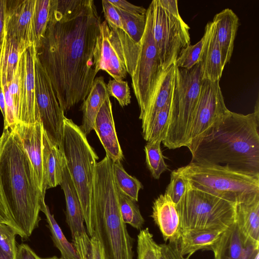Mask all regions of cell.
<instances>
[{
  "instance_id": "1",
  "label": "cell",
  "mask_w": 259,
  "mask_h": 259,
  "mask_svg": "<svg viewBox=\"0 0 259 259\" xmlns=\"http://www.w3.org/2000/svg\"><path fill=\"white\" fill-rule=\"evenodd\" d=\"M101 23L93 0H51L36 56L64 112L84 100L99 71L95 52Z\"/></svg>"
},
{
  "instance_id": "2",
  "label": "cell",
  "mask_w": 259,
  "mask_h": 259,
  "mask_svg": "<svg viewBox=\"0 0 259 259\" xmlns=\"http://www.w3.org/2000/svg\"><path fill=\"white\" fill-rule=\"evenodd\" d=\"M0 185L18 235L28 238L38 227L45 195L14 128L0 137Z\"/></svg>"
},
{
  "instance_id": "3",
  "label": "cell",
  "mask_w": 259,
  "mask_h": 259,
  "mask_svg": "<svg viewBox=\"0 0 259 259\" xmlns=\"http://www.w3.org/2000/svg\"><path fill=\"white\" fill-rule=\"evenodd\" d=\"M259 108L244 115L229 111L191 152V162L227 166L259 176Z\"/></svg>"
},
{
  "instance_id": "4",
  "label": "cell",
  "mask_w": 259,
  "mask_h": 259,
  "mask_svg": "<svg viewBox=\"0 0 259 259\" xmlns=\"http://www.w3.org/2000/svg\"><path fill=\"white\" fill-rule=\"evenodd\" d=\"M93 227V236L101 242L105 259H133V239L121 215L113 161L106 155L96 166Z\"/></svg>"
},
{
  "instance_id": "5",
  "label": "cell",
  "mask_w": 259,
  "mask_h": 259,
  "mask_svg": "<svg viewBox=\"0 0 259 259\" xmlns=\"http://www.w3.org/2000/svg\"><path fill=\"white\" fill-rule=\"evenodd\" d=\"M59 147L80 200L87 233L92 237L93 186L98 157L80 126L66 117Z\"/></svg>"
},
{
  "instance_id": "6",
  "label": "cell",
  "mask_w": 259,
  "mask_h": 259,
  "mask_svg": "<svg viewBox=\"0 0 259 259\" xmlns=\"http://www.w3.org/2000/svg\"><path fill=\"white\" fill-rule=\"evenodd\" d=\"M176 170L191 186L236 205L259 196V176L227 166L190 162Z\"/></svg>"
},
{
  "instance_id": "7",
  "label": "cell",
  "mask_w": 259,
  "mask_h": 259,
  "mask_svg": "<svg viewBox=\"0 0 259 259\" xmlns=\"http://www.w3.org/2000/svg\"><path fill=\"white\" fill-rule=\"evenodd\" d=\"M203 79L201 60L189 69L176 66L170 118L162 142L164 147L175 149L188 146Z\"/></svg>"
},
{
  "instance_id": "8",
  "label": "cell",
  "mask_w": 259,
  "mask_h": 259,
  "mask_svg": "<svg viewBox=\"0 0 259 259\" xmlns=\"http://www.w3.org/2000/svg\"><path fill=\"white\" fill-rule=\"evenodd\" d=\"M176 207L180 229L224 231L235 222L236 204L191 186Z\"/></svg>"
},
{
  "instance_id": "9",
  "label": "cell",
  "mask_w": 259,
  "mask_h": 259,
  "mask_svg": "<svg viewBox=\"0 0 259 259\" xmlns=\"http://www.w3.org/2000/svg\"><path fill=\"white\" fill-rule=\"evenodd\" d=\"M153 35L163 70L176 63L190 45V27L180 15L176 0H153Z\"/></svg>"
},
{
  "instance_id": "10",
  "label": "cell",
  "mask_w": 259,
  "mask_h": 259,
  "mask_svg": "<svg viewBox=\"0 0 259 259\" xmlns=\"http://www.w3.org/2000/svg\"><path fill=\"white\" fill-rule=\"evenodd\" d=\"M146 16L145 30L140 42L135 71L131 76L134 93L140 109V119L145 112L164 71L153 35L152 3L147 9Z\"/></svg>"
},
{
  "instance_id": "11",
  "label": "cell",
  "mask_w": 259,
  "mask_h": 259,
  "mask_svg": "<svg viewBox=\"0 0 259 259\" xmlns=\"http://www.w3.org/2000/svg\"><path fill=\"white\" fill-rule=\"evenodd\" d=\"M229 111L225 105L219 81L203 78L187 147L190 152Z\"/></svg>"
},
{
  "instance_id": "12",
  "label": "cell",
  "mask_w": 259,
  "mask_h": 259,
  "mask_svg": "<svg viewBox=\"0 0 259 259\" xmlns=\"http://www.w3.org/2000/svg\"><path fill=\"white\" fill-rule=\"evenodd\" d=\"M34 83L40 121L48 138L60 146L64 112L61 108L52 82L37 56L34 65Z\"/></svg>"
},
{
  "instance_id": "13",
  "label": "cell",
  "mask_w": 259,
  "mask_h": 259,
  "mask_svg": "<svg viewBox=\"0 0 259 259\" xmlns=\"http://www.w3.org/2000/svg\"><path fill=\"white\" fill-rule=\"evenodd\" d=\"M36 49L34 44L19 56V99L16 121L27 124L41 122L35 92L34 65Z\"/></svg>"
},
{
  "instance_id": "14",
  "label": "cell",
  "mask_w": 259,
  "mask_h": 259,
  "mask_svg": "<svg viewBox=\"0 0 259 259\" xmlns=\"http://www.w3.org/2000/svg\"><path fill=\"white\" fill-rule=\"evenodd\" d=\"M95 59L99 71H105L117 80L126 77L125 54L120 37L105 20L101 23Z\"/></svg>"
},
{
  "instance_id": "15",
  "label": "cell",
  "mask_w": 259,
  "mask_h": 259,
  "mask_svg": "<svg viewBox=\"0 0 259 259\" xmlns=\"http://www.w3.org/2000/svg\"><path fill=\"white\" fill-rule=\"evenodd\" d=\"M60 185L65 195L66 222L71 231L72 244L80 258L87 259L90 247L91 237L85 228L80 200L66 164L63 168Z\"/></svg>"
},
{
  "instance_id": "16",
  "label": "cell",
  "mask_w": 259,
  "mask_h": 259,
  "mask_svg": "<svg viewBox=\"0 0 259 259\" xmlns=\"http://www.w3.org/2000/svg\"><path fill=\"white\" fill-rule=\"evenodd\" d=\"M35 0H6L5 35L18 42L20 53L33 44L31 27Z\"/></svg>"
},
{
  "instance_id": "17",
  "label": "cell",
  "mask_w": 259,
  "mask_h": 259,
  "mask_svg": "<svg viewBox=\"0 0 259 259\" xmlns=\"http://www.w3.org/2000/svg\"><path fill=\"white\" fill-rule=\"evenodd\" d=\"M212 251L214 259H254L259 242L245 235L235 222L222 232Z\"/></svg>"
},
{
  "instance_id": "18",
  "label": "cell",
  "mask_w": 259,
  "mask_h": 259,
  "mask_svg": "<svg viewBox=\"0 0 259 259\" xmlns=\"http://www.w3.org/2000/svg\"><path fill=\"white\" fill-rule=\"evenodd\" d=\"M14 128L31 162L41 191L45 196L47 189L45 185L42 166L44 128L42 123L41 122L32 124L17 122Z\"/></svg>"
},
{
  "instance_id": "19",
  "label": "cell",
  "mask_w": 259,
  "mask_h": 259,
  "mask_svg": "<svg viewBox=\"0 0 259 259\" xmlns=\"http://www.w3.org/2000/svg\"><path fill=\"white\" fill-rule=\"evenodd\" d=\"M94 130L106 156L113 162H121L124 156L116 134L110 97L106 99L97 115Z\"/></svg>"
},
{
  "instance_id": "20",
  "label": "cell",
  "mask_w": 259,
  "mask_h": 259,
  "mask_svg": "<svg viewBox=\"0 0 259 259\" xmlns=\"http://www.w3.org/2000/svg\"><path fill=\"white\" fill-rule=\"evenodd\" d=\"M176 64H172L162 73L148 106L140 119L142 134L145 140L157 113L171 98L175 88Z\"/></svg>"
},
{
  "instance_id": "21",
  "label": "cell",
  "mask_w": 259,
  "mask_h": 259,
  "mask_svg": "<svg viewBox=\"0 0 259 259\" xmlns=\"http://www.w3.org/2000/svg\"><path fill=\"white\" fill-rule=\"evenodd\" d=\"M151 217L165 242H178L181 233L180 218L176 205L169 196L160 194L155 199Z\"/></svg>"
},
{
  "instance_id": "22",
  "label": "cell",
  "mask_w": 259,
  "mask_h": 259,
  "mask_svg": "<svg viewBox=\"0 0 259 259\" xmlns=\"http://www.w3.org/2000/svg\"><path fill=\"white\" fill-rule=\"evenodd\" d=\"M212 22L224 67L232 57L239 19L231 9L227 8L216 14Z\"/></svg>"
},
{
  "instance_id": "23",
  "label": "cell",
  "mask_w": 259,
  "mask_h": 259,
  "mask_svg": "<svg viewBox=\"0 0 259 259\" xmlns=\"http://www.w3.org/2000/svg\"><path fill=\"white\" fill-rule=\"evenodd\" d=\"M204 33L206 39L200 59L203 77L212 81H220L224 67L212 21L207 24Z\"/></svg>"
},
{
  "instance_id": "24",
  "label": "cell",
  "mask_w": 259,
  "mask_h": 259,
  "mask_svg": "<svg viewBox=\"0 0 259 259\" xmlns=\"http://www.w3.org/2000/svg\"><path fill=\"white\" fill-rule=\"evenodd\" d=\"M65 164L60 147L54 143L43 131L42 166L46 189L60 185Z\"/></svg>"
},
{
  "instance_id": "25",
  "label": "cell",
  "mask_w": 259,
  "mask_h": 259,
  "mask_svg": "<svg viewBox=\"0 0 259 259\" xmlns=\"http://www.w3.org/2000/svg\"><path fill=\"white\" fill-rule=\"evenodd\" d=\"M223 231L210 230H181L178 240L181 253L190 257L199 250L214 249Z\"/></svg>"
},
{
  "instance_id": "26",
  "label": "cell",
  "mask_w": 259,
  "mask_h": 259,
  "mask_svg": "<svg viewBox=\"0 0 259 259\" xmlns=\"http://www.w3.org/2000/svg\"><path fill=\"white\" fill-rule=\"evenodd\" d=\"M108 97L110 96L104 77H96L91 90L81 107L82 120L80 127L87 136L94 130L97 115Z\"/></svg>"
},
{
  "instance_id": "27",
  "label": "cell",
  "mask_w": 259,
  "mask_h": 259,
  "mask_svg": "<svg viewBox=\"0 0 259 259\" xmlns=\"http://www.w3.org/2000/svg\"><path fill=\"white\" fill-rule=\"evenodd\" d=\"M235 222L245 235L259 242V196L236 205Z\"/></svg>"
},
{
  "instance_id": "28",
  "label": "cell",
  "mask_w": 259,
  "mask_h": 259,
  "mask_svg": "<svg viewBox=\"0 0 259 259\" xmlns=\"http://www.w3.org/2000/svg\"><path fill=\"white\" fill-rule=\"evenodd\" d=\"M20 54L18 41L5 35L0 59L1 84H7L11 80Z\"/></svg>"
},
{
  "instance_id": "29",
  "label": "cell",
  "mask_w": 259,
  "mask_h": 259,
  "mask_svg": "<svg viewBox=\"0 0 259 259\" xmlns=\"http://www.w3.org/2000/svg\"><path fill=\"white\" fill-rule=\"evenodd\" d=\"M40 211L46 215L54 245L60 251V259H80L74 245L66 238L45 202L41 204Z\"/></svg>"
},
{
  "instance_id": "30",
  "label": "cell",
  "mask_w": 259,
  "mask_h": 259,
  "mask_svg": "<svg viewBox=\"0 0 259 259\" xmlns=\"http://www.w3.org/2000/svg\"><path fill=\"white\" fill-rule=\"evenodd\" d=\"M51 0H35L32 21L31 40L36 48L45 33L49 20Z\"/></svg>"
},
{
  "instance_id": "31",
  "label": "cell",
  "mask_w": 259,
  "mask_h": 259,
  "mask_svg": "<svg viewBox=\"0 0 259 259\" xmlns=\"http://www.w3.org/2000/svg\"><path fill=\"white\" fill-rule=\"evenodd\" d=\"M113 172L116 187L137 202L139 192L143 188L141 182L127 174L120 161L113 162Z\"/></svg>"
},
{
  "instance_id": "32",
  "label": "cell",
  "mask_w": 259,
  "mask_h": 259,
  "mask_svg": "<svg viewBox=\"0 0 259 259\" xmlns=\"http://www.w3.org/2000/svg\"><path fill=\"white\" fill-rule=\"evenodd\" d=\"M116 188L119 209L123 221L125 224H128L137 230H141L145 221L137 202L117 187Z\"/></svg>"
},
{
  "instance_id": "33",
  "label": "cell",
  "mask_w": 259,
  "mask_h": 259,
  "mask_svg": "<svg viewBox=\"0 0 259 259\" xmlns=\"http://www.w3.org/2000/svg\"><path fill=\"white\" fill-rule=\"evenodd\" d=\"M116 9L121 17L124 31L135 42L140 44L145 30L146 14H133Z\"/></svg>"
},
{
  "instance_id": "34",
  "label": "cell",
  "mask_w": 259,
  "mask_h": 259,
  "mask_svg": "<svg viewBox=\"0 0 259 259\" xmlns=\"http://www.w3.org/2000/svg\"><path fill=\"white\" fill-rule=\"evenodd\" d=\"M161 142L160 141L147 142L144 148L147 166L152 177L157 180L168 168L161 150Z\"/></svg>"
},
{
  "instance_id": "35",
  "label": "cell",
  "mask_w": 259,
  "mask_h": 259,
  "mask_svg": "<svg viewBox=\"0 0 259 259\" xmlns=\"http://www.w3.org/2000/svg\"><path fill=\"white\" fill-rule=\"evenodd\" d=\"M172 97L173 95L166 105L155 115L145 139L147 142L164 140L169 120Z\"/></svg>"
},
{
  "instance_id": "36",
  "label": "cell",
  "mask_w": 259,
  "mask_h": 259,
  "mask_svg": "<svg viewBox=\"0 0 259 259\" xmlns=\"http://www.w3.org/2000/svg\"><path fill=\"white\" fill-rule=\"evenodd\" d=\"M138 259H160V247L149 228L141 230L137 239Z\"/></svg>"
},
{
  "instance_id": "37",
  "label": "cell",
  "mask_w": 259,
  "mask_h": 259,
  "mask_svg": "<svg viewBox=\"0 0 259 259\" xmlns=\"http://www.w3.org/2000/svg\"><path fill=\"white\" fill-rule=\"evenodd\" d=\"M205 39L206 34L204 33L201 39L196 44L189 45L185 48L176 61V66L189 69L197 64L200 61Z\"/></svg>"
},
{
  "instance_id": "38",
  "label": "cell",
  "mask_w": 259,
  "mask_h": 259,
  "mask_svg": "<svg viewBox=\"0 0 259 259\" xmlns=\"http://www.w3.org/2000/svg\"><path fill=\"white\" fill-rule=\"evenodd\" d=\"M17 235L18 233L14 228L0 222V249L10 259H15Z\"/></svg>"
},
{
  "instance_id": "39",
  "label": "cell",
  "mask_w": 259,
  "mask_h": 259,
  "mask_svg": "<svg viewBox=\"0 0 259 259\" xmlns=\"http://www.w3.org/2000/svg\"><path fill=\"white\" fill-rule=\"evenodd\" d=\"M187 180L176 169L170 174V182L164 194L169 196L175 205L179 202L187 189Z\"/></svg>"
},
{
  "instance_id": "40",
  "label": "cell",
  "mask_w": 259,
  "mask_h": 259,
  "mask_svg": "<svg viewBox=\"0 0 259 259\" xmlns=\"http://www.w3.org/2000/svg\"><path fill=\"white\" fill-rule=\"evenodd\" d=\"M107 89L109 96L116 99L121 107L130 104L131 92L127 81L114 79L110 80L107 84Z\"/></svg>"
},
{
  "instance_id": "41",
  "label": "cell",
  "mask_w": 259,
  "mask_h": 259,
  "mask_svg": "<svg viewBox=\"0 0 259 259\" xmlns=\"http://www.w3.org/2000/svg\"><path fill=\"white\" fill-rule=\"evenodd\" d=\"M102 5L105 21L108 25L111 27L123 30L122 20L116 7L110 2L109 0H103Z\"/></svg>"
},
{
  "instance_id": "42",
  "label": "cell",
  "mask_w": 259,
  "mask_h": 259,
  "mask_svg": "<svg viewBox=\"0 0 259 259\" xmlns=\"http://www.w3.org/2000/svg\"><path fill=\"white\" fill-rule=\"evenodd\" d=\"M160 259H189L180 252L178 242L160 244Z\"/></svg>"
},
{
  "instance_id": "43",
  "label": "cell",
  "mask_w": 259,
  "mask_h": 259,
  "mask_svg": "<svg viewBox=\"0 0 259 259\" xmlns=\"http://www.w3.org/2000/svg\"><path fill=\"white\" fill-rule=\"evenodd\" d=\"M19 70L18 67V64H17V67L15 70L14 73L13 74L11 80L6 84L8 87V91L10 94L11 95L12 99L13 101L15 108L16 120L19 106Z\"/></svg>"
},
{
  "instance_id": "44",
  "label": "cell",
  "mask_w": 259,
  "mask_h": 259,
  "mask_svg": "<svg viewBox=\"0 0 259 259\" xmlns=\"http://www.w3.org/2000/svg\"><path fill=\"white\" fill-rule=\"evenodd\" d=\"M115 7L133 14H146L147 10L142 7L134 5L124 0L111 1L109 0Z\"/></svg>"
},
{
  "instance_id": "45",
  "label": "cell",
  "mask_w": 259,
  "mask_h": 259,
  "mask_svg": "<svg viewBox=\"0 0 259 259\" xmlns=\"http://www.w3.org/2000/svg\"><path fill=\"white\" fill-rule=\"evenodd\" d=\"M87 259H105L102 245L95 236L91 237L90 247Z\"/></svg>"
},
{
  "instance_id": "46",
  "label": "cell",
  "mask_w": 259,
  "mask_h": 259,
  "mask_svg": "<svg viewBox=\"0 0 259 259\" xmlns=\"http://www.w3.org/2000/svg\"><path fill=\"white\" fill-rule=\"evenodd\" d=\"M0 222L6 224L15 230L0 185ZM17 231V230H16ZM18 233V232H17Z\"/></svg>"
},
{
  "instance_id": "47",
  "label": "cell",
  "mask_w": 259,
  "mask_h": 259,
  "mask_svg": "<svg viewBox=\"0 0 259 259\" xmlns=\"http://www.w3.org/2000/svg\"><path fill=\"white\" fill-rule=\"evenodd\" d=\"M15 259H41L27 244L17 246Z\"/></svg>"
},
{
  "instance_id": "48",
  "label": "cell",
  "mask_w": 259,
  "mask_h": 259,
  "mask_svg": "<svg viewBox=\"0 0 259 259\" xmlns=\"http://www.w3.org/2000/svg\"><path fill=\"white\" fill-rule=\"evenodd\" d=\"M6 6V0H0V59L2 49L5 36L4 16ZM1 89L0 78V91Z\"/></svg>"
},
{
  "instance_id": "49",
  "label": "cell",
  "mask_w": 259,
  "mask_h": 259,
  "mask_svg": "<svg viewBox=\"0 0 259 259\" xmlns=\"http://www.w3.org/2000/svg\"><path fill=\"white\" fill-rule=\"evenodd\" d=\"M5 96L4 94L3 89L1 87V89L0 91V110L3 114L4 119L5 118L6 116V108H5Z\"/></svg>"
},
{
  "instance_id": "50",
  "label": "cell",
  "mask_w": 259,
  "mask_h": 259,
  "mask_svg": "<svg viewBox=\"0 0 259 259\" xmlns=\"http://www.w3.org/2000/svg\"><path fill=\"white\" fill-rule=\"evenodd\" d=\"M0 259H10L0 249Z\"/></svg>"
},
{
  "instance_id": "51",
  "label": "cell",
  "mask_w": 259,
  "mask_h": 259,
  "mask_svg": "<svg viewBox=\"0 0 259 259\" xmlns=\"http://www.w3.org/2000/svg\"><path fill=\"white\" fill-rule=\"evenodd\" d=\"M41 259H60V258H58L56 256H54L51 257H47V258H41Z\"/></svg>"
},
{
  "instance_id": "52",
  "label": "cell",
  "mask_w": 259,
  "mask_h": 259,
  "mask_svg": "<svg viewBox=\"0 0 259 259\" xmlns=\"http://www.w3.org/2000/svg\"><path fill=\"white\" fill-rule=\"evenodd\" d=\"M254 259H259V253L256 255Z\"/></svg>"
}]
</instances>
